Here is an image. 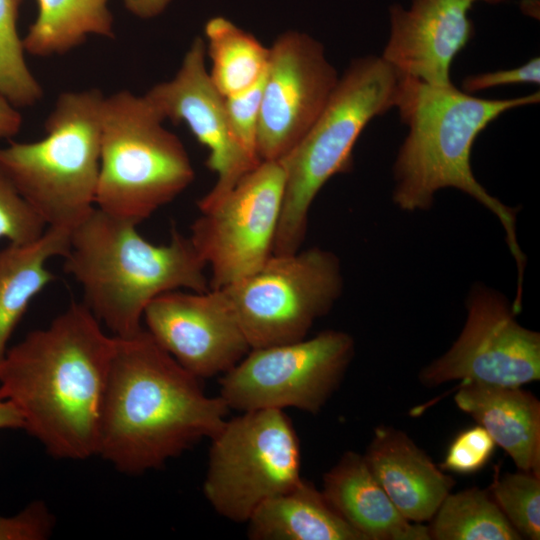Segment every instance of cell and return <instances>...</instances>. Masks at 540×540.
Returning <instances> with one entry per match:
<instances>
[{
	"mask_svg": "<svg viewBox=\"0 0 540 540\" xmlns=\"http://www.w3.org/2000/svg\"><path fill=\"white\" fill-rule=\"evenodd\" d=\"M115 344L83 303H72L8 348L0 364V396L19 410L23 429L52 457L97 454Z\"/></svg>",
	"mask_w": 540,
	"mask_h": 540,
	"instance_id": "obj_1",
	"label": "cell"
},
{
	"mask_svg": "<svg viewBox=\"0 0 540 540\" xmlns=\"http://www.w3.org/2000/svg\"><path fill=\"white\" fill-rule=\"evenodd\" d=\"M115 338L96 455L139 475L218 432L229 410L219 395L207 396L145 328Z\"/></svg>",
	"mask_w": 540,
	"mask_h": 540,
	"instance_id": "obj_2",
	"label": "cell"
},
{
	"mask_svg": "<svg viewBox=\"0 0 540 540\" xmlns=\"http://www.w3.org/2000/svg\"><path fill=\"white\" fill-rule=\"evenodd\" d=\"M539 100V91L515 98L484 99L453 84L434 86L400 75L395 104L408 133L392 167L393 203L406 212L426 211L433 207L438 191L454 188L484 206L504 229L517 268V298L523 295L527 262L516 231L520 208L491 195L475 178L470 159L476 137L489 123L506 111Z\"/></svg>",
	"mask_w": 540,
	"mask_h": 540,
	"instance_id": "obj_3",
	"label": "cell"
},
{
	"mask_svg": "<svg viewBox=\"0 0 540 540\" xmlns=\"http://www.w3.org/2000/svg\"><path fill=\"white\" fill-rule=\"evenodd\" d=\"M136 224L98 208L70 235L64 271L81 286L83 304L111 335L130 337L143 329L146 307L161 294L210 290L207 265L189 237L175 226L166 244H153Z\"/></svg>",
	"mask_w": 540,
	"mask_h": 540,
	"instance_id": "obj_4",
	"label": "cell"
},
{
	"mask_svg": "<svg viewBox=\"0 0 540 540\" xmlns=\"http://www.w3.org/2000/svg\"><path fill=\"white\" fill-rule=\"evenodd\" d=\"M399 84L398 72L374 55L353 59L339 76L315 122L279 161L285 186L273 254L301 249L317 194L333 176L352 169L359 136L373 118L395 107Z\"/></svg>",
	"mask_w": 540,
	"mask_h": 540,
	"instance_id": "obj_5",
	"label": "cell"
},
{
	"mask_svg": "<svg viewBox=\"0 0 540 540\" xmlns=\"http://www.w3.org/2000/svg\"><path fill=\"white\" fill-rule=\"evenodd\" d=\"M104 97L63 92L42 139L0 147V168L47 227L72 231L96 207Z\"/></svg>",
	"mask_w": 540,
	"mask_h": 540,
	"instance_id": "obj_6",
	"label": "cell"
},
{
	"mask_svg": "<svg viewBox=\"0 0 540 540\" xmlns=\"http://www.w3.org/2000/svg\"><path fill=\"white\" fill-rule=\"evenodd\" d=\"M163 122L144 95L104 97L96 208L139 225L192 184L185 146Z\"/></svg>",
	"mask_w": 540,
	"mask_h": 540,
	"instance_id": "obj_7",
	"label": "cell"
},
{
	"mask_svg": "<svg viewBox=\"0 0 540 540\" xmlns=\"http://www.w3.org/2000/svg\"><path fill=\"white\" fill-rule=\"evenodd\" d=\"M224 422L212 436L203 493L222 517L247 522L264 501L301 479V451L290 418L261 409Z\"/></svg>",
	"mask_w": 540,
	"mask_h": 540,
	"instance_id": "obj_8",
	"label": "cell"
},
{
	"mask_svg": "<svg viewBox=\"0 0 540 540\" xmlns=\"http://www.w3.org/2000/svg\"><path fill=\"white\" fill-rule=\"evenodd\" d=\"M343 289L339 257L316 246L272 254L256 272L222 290L254 349L306 338Z\"/></svg>",
	"mask_w": 540,
	"mask_h": 540,
	"instance_id": "obj_9",
	"label": "cell"
},
{
	"mask_svg": "<svg viewBox=\"0 0 540 540\" xmlns=\"http://www.w3.org/2000/svg\"><path fill=\"white\" fill-rule=\"evenodd\" d=\"M354 354L353 337L334 329L254 348L220 378L219 396L240 412L291 407L316 414L340 386Z\"/></svg>",
	"mask_w": 540,
	"mask_h": 540,
	"instance_id": "obj_10",
	"label": "cell"
},
{
	"mask_svg": "<svg viewBox=\"0 0 540 540\" xmlns=\"http://www.w3.org/2000/svg\"><path fill=\"white\" fill-rule=\"evenodd\" d=\"M285 173L261 161L220 199L204 208L188 236L210 269V288L224 289L256 272L273 254Z\"/></svg>",
	"mask_w": 540,
	"mask_h": 540,
	"instance_id": "obj_11",
	"label": "cell"
},
{
	"mask_svg": "<svg viewBox=\"0 0 540 540\" xmlns=\"http://www.w3.org/2000/svg\"><path fill=\"white\" fill-rule=\"evenodd\" d=\"M467 317L458 338L419 372L420 383L446 382L517 386L540 379V334L522 326L512 302L477 282L470 288Z\"/></svg>",
	"mask_w": 540,
	"mask_h": 540,
	"instance_id": "obj_12",
	"label": "cell"
},
{
	"mask_svg": "<svg viewBox=\"0 0 540 540\" xmlns=\"http://www.w3.org/2000/svg\"><path fill=\"white\" fill-rule=\"evenodd\" d=\"M269 48L257 151L261 161H280L315 122L339 76L324 46L304 32L288 30Z\"/></svg>",
	"mask_w": 540,
	"mask_h": 540,
	"instance_id": "obj_13",
	"label": "cell"
},
{
	"mask_svg": "<svg viewBox=\"0 0 540 540\" xmlns=\"http://www.w3.org/2000/svg\"><path fill=\"white\" fill-rule=\"evenodd\" d=\"M143 321L155 342L199 379L224 374L251 350L222 289L161 294Z\"/></svg>",
	"mask_w": 540,
	"mask_h": 540,
	"instance_id": "obj_14",
	"label": "cell"
},
{
	"mask_svg": "<svg viewBox=\"0 0 540 540\" xmlns=\"http://www.w3.org/2000/svg\"><path fill=\"white\" fill-rule=\"evenodd\" d=\"M144 96L164 121L185 124L208 149L206 166L217 179L197 202L198 209L220 199L257 166L243 155L231 137L224 97L212 83L206 68L202 37L193 39L174 77L155 84Z\"/></svg>",
	"mask_w": 540,
	"mask_h": 540,
	"instance_id": "obj_15",
	"label": "cell"
},
{
	"mask_svg": "<svg viewBox=\"0 0 540 540\" xmlns=\"http://www.w3.org/2000/svg\"><path fill=\"white\" fill-rule=\"evenodd\" d=\"M475 0H412L389 6V38L381 55L399 75L434 86L452 84L451 64L473 38Z\"/></svg>",
	"mask_w": 540,
	"mask_h": 540,
	"instance_id": "obj_16",
	"label": "cell"
},
{
	"mask_svg": "<svg viewBox=\"0 0 540 540\" xmlns=\"http://www.w3.org/2000/svg\"><path fill=\"white\" fill-rule=\"evenodd\" d=\"M363 457L375 479L410 522L430 521L455 481L404 431L380 425Z\"/></svg>",
	"mask_w": 540,
	"mask_h": 540,
	"instance_id": "obj_17",
	"label": "cell"
},
{
	"mask_svg": "<svg viewBox=\"0 0 540 540\" xmlns=\"http://www.w3.org/2000/svg\"><path fill=\"white\" fill-rule=\"evenodd\" d=\"M321 491L364 540H431L428 526L399 512L361 454L345 452L324 474Z\"/></svg>",
	"mask_w": 540,
	"mask_h": 540,
	"instance_id": "obj_18",
	"label": "cell"
},
{
	"mask_svg": "<svg viewBox=\"0 0 540 540\" xmlns=\"http://www.w3.org/2000/svg\"><path fill=\"white\" fill-rule=\"evenodd\" d=\"M454 401L513 460L518 470L540 476V401L517 386L461 383Z\"/></svg>",
	"mask_w": 540,
	"mask_h": 540,
	"instance_id": "obj_19",
	"label": "cell"
},
{
	"mask_svg": "<svg viewBox=\"0 0 540 540\" xmlns=\"http://www.w3.org/2000/svg\"><path fill=\"white\" fill-rule=\"evenodd\" d=\"M247 523L252 540H364L303 478L260 504Z\"/></svg>",
	"mask_w": 540,
	"mask_h": 540,
	"instance_id": "obj_20",
	"label": "cell"
},
{
	"mask_svg": "<svg viewBox=\"0 0 540 540\" xmlns=\"http://www.w3.org/2000/svg\"><path fill=\"white\" fill-rule=\"evenodd\" d=\"M70 235V230L47 227L33 242L9 243L0 250V364L31 301L55 279L47 263L65 256Z\"/></svg>",
	"mask_w": 540,
	"mask_h": 540,
	"instance_id": "obj_21",
	"label": "cell"
},
{
	"mask_svg": "<svg viewBox=\"0 0 540 540\" xmlns=\"http://www.w3.org/2000/svg\"><path fill=\"white\" fill-rule=\"evenodd\" d=\"M109 0H37L38 14L24 36L30 55L65 54L91 36L113 38Z\"/></svg>",
	"mask_w": 540,
	"mask_h": 540,
	"instance_id": "obj_22",
	"label": "cell"
},
{
	"mask_svg": "<svg viewBox=\"0 0 540 540\" xmlns=\"http://www.w3.org/2000/svg\"><path fill=\"white\" fill-rule=\"evenodd\" d=\"M209 76L223 97L254 85L266 72L270 48L224 16L210 18L204 27Z\"/></svg>",
	"mask_w": 540,
	"mask_h": 540,
	"instance_id": "obj_23",
	"label": "cell"
},
{
	"mask_svg": "<svg viewBox=\"0 0 540 540\" xmlns=\"http://www.w3.org/2000/svg\"><path fill=\"white\" fill-rule=\"evenodd\" d=\"M434 540H520L488 489L449 493L428 526Z\"/></svg>",
	"mask_w": 540,
	"mask_h": 540,
	"instance_id": "obj_24",
	"label": "cell"
},
{
	"mask_svg": "<svg viewBox=\"0 0 540 540\" xmlns=\"http://www.w3.org/2000/svg\"><path fill=\"white\" fill-rule=\"evenodd\" d=\"M23 0H0V96L15 107H29L43 96V89L24 57L23 40L17 31Z\"/></svg>",
	"mask_w": 540,
	"mask_h": 540,
	"instance_id": "obj_25",
	"label": "cell"
},
{
	"mask_svg": "<svg viewBox=\"0 0 540 540\" xmlns=\"http://www.w3.org/2000/svg\"><path fill=\"white\" fill-rule=\"evenodd\" d=\"M488 491L514 529L523 537L540 539V476L518 470L502 476L498 470Z\"/></svg>",
	"mask_w": 540,
	"mask_h": 540,
	"instance_id": "obj_26",
	"label": "cell"
},
{
	"mask_svg": "<svg viewBox=\"0 0 540 540\" xmlns=\"http://www.w3.org/2000/svg\"><path fill=\"white\" fill-rule=\"evenodd\" d=\"M265 75L266 72L250 88L224 97L226 119L231 137L239 150L253 165H258L261 162L257 151V135Z\"/></svg>",
	"mask_w": 540,
	"mask_h": 540,
	"instance_id": "obj_27",
	"label": "cell"
},
{
	"mask_svg": "<svg viewBox=\"0 0 540 540\" xmlns=\"http://www.w3.org/2000/svg\"><path fill=\"white\" fill-rule=\"evenodd\" d=\"M46 228L0 168V239L26 244L40 238Z\"/></svg>",
	"mask_w": 540,
	"mask_h": 540,
	"instance_id": "obj_28",
	"label": "cell"
},
{
	"mask_svg": "<svg viewBox=\"0 0 540 540\" xmlns=\"http://www.w3.org/2000/svg\"><path fill=\"white\" fill-rule=\"evenodd\" d=\"M494 449V440L482 426L465 429L450 443L440 468L462 475L476 473L488 463Z\"/></svg>",
	"mask_w": 540,
	"mask_h": 540,
	"instance_id": "obj_29",
	"label": "cell"
},
{
	"mask_svg": "<svg viewBox=\"0 0 540 540\" xmlns=\"http://www.w3.org/2000/svg\"><path fill=\"white\" fill-rule=\"evenodd\" d=\"M54 524L45 503L35 501L13 517L0 516V540H44L51 535Z\"/></svg>",
	"mask_w": 540,
	"mask_h": 540,
	"instance_id": "obj_30",
	"label": "cell"
},
{
	"mask_svg": "<svg viewBox=\"0 0 540 540\" xmlns=\"http://www.w3.org/2000/svg\"><path fill=\"white\" fill-rule=\"evenodd\" d=\"M540 83V58L534 57L525 64L494 72L466 76L462 80L461 90L472 94L477 91L513 84Z\"/></svg>",
	"mask_w": 540,
	"mask_h": 540,
	"instance_id": "obj_31",
	"label": "cell"
},
{
	"mask_svg": "<svg viewBox=\"0 0 540 540\" xmlns=\"http://www.w3.org/2000/svg\"><path fill=\"white\" fill-rule=\"evenodd\" d=\"M22 116L13 104L0 96V139L15 136L21 129Z\"/></svg>",
	"mask_w": 540,
	"mask_h": 540,
	"instance_id": "obj_32",
	"label": "cell"
},
{
	"mask_svg": "<svg viewBox=\"0 0 540 540\" xmlns=\"http://www.w3.org/2000/svg\"><path fill=\"white\" fill-rule=\"evenodd\" d=\"M126 9L141 19H152L162 14L172 0H122Z\"/></svg>",
	"mask_w": 540,
	"mask_h": 540,
	"instance_id": "obj_33",
	"label": "cell"
},
{
	"mask_svg": "<svg viewBox=\"0 0 540 540\" xmlns=\"http://www.w3.org/2000/svg\"><path fill=\"white\" fill-rule=\"evenodd\" d=\"M23 426L19 410L9 400L0 396V429H23Z\"/></svg>",
	"mask_w": 540,
	"mask_h": 540,
	"instance_id": "obj_34",
	"label": "cell"
},
{
	"mask_svg": "<svg viewBox=\"0 0 540 540\" xmlns=\"http://www.w3.org/2000/svg\"><path fill=\"white\" fill-rule=\"evenodd\" d=\"M521 11L534 19H539L540 1L539 0H522L520 3Z\"/></svg>",
	"mask_w": 540,
	"mask_h": 540,
	"instance_id": "obj_35",
	"label": "cell"
},
{
	"mask_svg": "<svg viewBox=\"0 0 540 540\" xmlns=\"http://www.w3.org/2000/svg\"><path fill=\"white\" fill-rule=\"evenodd\" d=\"M475 1L476 2L477 1H483V2H486V3H489V4H498V3L508 1V0H475Z\"/></svg>",
	"mask_w": 540,
	"mask_h": 540,
	"instance_id": "obj_36",
	"label": "cell"
}]
</instances>
